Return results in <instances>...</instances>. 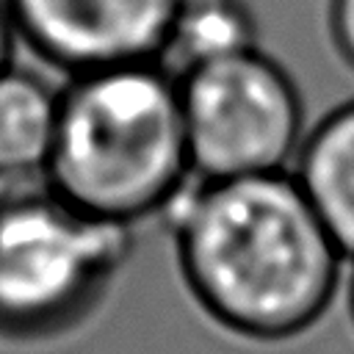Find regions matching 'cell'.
I'll return each mask as SVG.
<instances>
[{
	"mask_svg": "<svg viewBox=\"0 0 354 354\" xmlns=\"http://www.w3.org/2000/svg\"><path fill=\"white\" fill-rule=\"evenodd\" d=\"M163 216L188 296L224 332L282 343L332 307L346 254L290 171L194 180Z\"/></svg>",
	"mask_w": 354,
	"mask_h": 354,
	"instance_id": "6da1fadb",
	"label": "cell"
},
{
	"mask_svg": "<svg viewBox=\"0 0 354 354\" xmlns=\"http://www.w3.org/2000/svg\"><path fill=\"white\" fill-rule=\"evenodd\" d=\"M177 77L127 64L66 77L41 185L72 207L136 230L194 183Z\"/></svg>",
	"mask_w": 354,
	"mask_h": 354,
	"instance_id": "7a4b0ae2",
	"label": "cell"
},
{
	"mask_svg": "<svg viewBox=\"0 0 354 354\" xmlns=\"http://www.w3.org/2000/svg\"><path fill=\"white\" fill-rule=\"evenodd\" d=\"M133 252V230L53 191L0 196V337L44 340L86 321Z\"/></svg>",
	"mask_w": 354,
	"mask_h": 354,
	"instance_id": "3957f363",
	"label": "cell"
},
{
	"mask_svg": "<svg viewBox=\"0 0 354 354\" xmlns=\"http://www.w3.org/2000/svg\"><path fill=\"white\" fill-rule=\"evenodd\" d=\"M174 77L196 180L290 171L307 136L304 100L274 55L254 44Z\"/></svg>",
	"mask_w": 354,
	"mask_h": 354,
	"instance_id": "277c9868",
	"label": "cell"
},
{
	"mask_svg": "<svg viewBox=\"0 0 354 354\" xmlns=\"http://www.w3.org/2000/svg\"><path fill=\"white\" fill-rule=\"evenodd\" d=\"M17 39L66 77L160 64L177 0H6Z\"/></svg>",
	"mask_w": 354,
	"mask_h": 354,
	"instance_id": "5b68a950",
	"label": "cell"
},
{
	"mask_svg": "<svg viewBox=\"0 0 354 354\" xmlns=\"http://www.w3.org/2000/svg\"><path fill=\"white\" fill-rule=\"evenodd\" d=\"M290 174L340 252L354 260V100L307 130Z\"/></svg>",
	"mask_w": 354,
	"mask_h": 354,
	"instance_id": "8992f818",
	"label": "cell"
},
{
	"mask_svg": "<svg viewBox=\"0 0 354 354\" xmlns=\"http://www.w3.org/2000/svg\"><path fill=\"white\" fill-rule=\"evenodd\" d=\"M61 86L11 64L0 72V183H41L58 119Z\"/></svg>",
	"mask_w": 354,
	"mask_h": 354,
	"instance_id": "52a82bcc",
	"label": "cell"
},
{
	"mask_svg": "<svg viewBox=\"0 0 354 354\" xmlns=\"http://www.w3.org/2000/svg\"><path fill=\"white\" fill-rule=\"evenodd\" d=\"M254 44L257 22L246 0H177L160 66L180 75Z\"/></svg>",
	"mask_w": 354,
	"mask_h": 354,
	"instance_id": "ba28073f",
	"label": "cell"
},
{
	"mask_svg": "<svg viewBox=\"0 0 354 354\" xmlns=\"http://www.w3.org/2000/svg\"><path fill=\"white\" fill-rule=\"evenodd\" d=\"M326 25L337 55L354 69V0H329Z\"/></svg>",
	"mask_w": 354,
	"mask_h": 354,
	"instance_id": "9c48e42d",
	"label": "cell"
},
{
	"mask_svg": "<svg viewBox=\"0 0 354 354\" xmlns=\"http://www.w3.org/2000/svg\"><path fill=\"white\" fill-rule=\"evenodd\" d=\"M17 41H19V39H17V30H14L8 6H6V0H0V72L14 64Z\"/></svg>",
	"mask_w": 354,
	"mask_h": 354,
	"instance_id": "30bf717a",
	"label": "cell"
},
{
	"mask_svg": "<svg viewBox=\"0 0 354 354\" xmlns=\"http://www.w3.org/2000/svg\"><path fill=\"white\" fill-rule=\"evenodd\" d=\"M346 296H348V315H351V321H354V271H351V279H348V290H346Z\"/></svg>",
	"mask_w": 354,
	"mask_h": 354,
	"instance_id": "8fae6325",
	"label": "cell"
}]
</instances>
